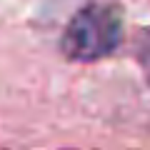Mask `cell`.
<instances>
[{
	"label": "cell",
	"instance_id": "cell-1",
	"mask_svg": "<svg viewBox=\"0 0 150 150\" xmlns=\"http://www.w3.org/2000/svg\"><path fill=\"white\" fill-rule=\"evenodd\" d=\"M123 43V13L112 3H90L70 18L60 50L68 60L93 63L115 53Z\"/></svg>",
	"mask_w": 150,
	"mask_h": 150
}]
</instances>
